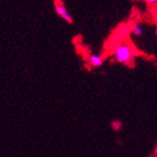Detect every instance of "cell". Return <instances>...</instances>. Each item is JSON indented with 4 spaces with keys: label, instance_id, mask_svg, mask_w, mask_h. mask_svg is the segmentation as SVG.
Wrapping results in <instances>:
<instances>
[{
    "label": "cell",
    "instance_id": "1",
    "mask_svg": "<svg viewBox=\"0 0 157 157\" xmlns=\"http://www.w3.org/2000/svg\"><path fill=\"white\" fill-rule=\"evenodd\" d=\"M136 52L130 43L122 41L115 46L113 51V57L120 64H131L134 60Z\"/></svg>",
    "mask_w": 157,
    "mask_h": 157
},
{
    "label": "cell",
    "instance_id": "2",
    "mask_svg": "<svg viewBox=\"0 0 157 157\" xmlns=\"http://www.w3.org/2000/svg\"><path fill=\"white\" fill-rule=\"evenodd\" d=\"M54 9H55L56 13L58 14L59 18L65 20L68 23H73V17L69 12H68L66 6L62 0H54Z\"/></svg>",
    "mask_w": 157,
    "mask_h": 157
},
{
    "label": "cell",
    "instance_id": "3",
    "mask_svg": "<svg viewBox=\"0 0 157 157\" xmlns=\"http://www.w3.org/2000/svg\"><path fill=\"white\" fill-rule=\"evenodd\" d=\"M131 29H132V26H130L128 24H122V25H120L118 29L115 30V33H114L113 39H114L115 41L122 42L123 40H125L126 37L130 35V33H131Z\"/></svg>",
    "mask_w": 157,
    "mask_h": 157
},
{
    "label": "cell",
    "instance_id": "4",
    "mask_svg": "<svg viewBox=\"0 0 157 157\" xmlns=\"http://www.w3.org/2000/svg\"><path fill=\"white\" fill-rule=\"evenodd\" d=\"M103 58L101 57L100 55H90L89 58H88V63L91 67L94 68H98V67H101L103 65Z\"/></svg>",
    "mask_w": 157,
    "mask_h": 157
},
{
    "label": "cell",
    "instance_id": "5",
    "mask_svg": "<svg viewBox=\"0 0 157 157\" xmlns=\"http://www.w3.org/2000/svg\"><path fill=\"white\" fill-rule=\"evenodd\" d=\"M131 33L133 34L134 36H142L143 35V33H144V31H143V28H142L140 24H134L133 28L131 29Z\"/></svg>",
    "mask_w": 157,
    "mask_h": 157
},
{
    "label": "cell",
    "instance_id": "6",
    "mask_svg": "<svg viewBox=\"0 0 157 157\" xmlns=\"http://www.w3.org/2000/svg\"><path fill=\"white\" fill-rule=\"evenodd\" d=\"M112 128L114 130V131H120L121 128H122V123H121L120 121H113Z\"/></svg>",
    "mask_w": 157,
    "mask_h": 157
},
{
    "label": "cell",
    "instance_id": "7",
    "mask_svg": "<svg viewBox=\"0 0 157 157\" xmlns=\"http://www.w3.org/2000/svg\"><path fill=\"white\" fill-rule=\"evenodd\" d=\"M145 2H146L147 5H156L157 0H145Z\"/></svg>",
    "mask_w": 157,
    "mask_h": 157
},
{
    "label": "cell",
    "instance_id": "8",
    "mask_svg": "<svg viewBox=\"0 0 157 157\" xmlns=\"http://www.w3.org/2000/svg\"><path fill=\"white\" fill-rule=\"evenodd\" d=\"M155 33H156V36H157V25H156V29H155Z\"/></svg>",
    "mask_w": 157,
    "mask_h": 157
},
{
    "label": "cell",
    "instance_id": "9",
    "mask_svg": "<svg viewBox=\"0 0 157 157\" xmlns=\"http://www.w3.org/2000/svg\"><path fill=\"white\" fill-rule=\"evenodd\" d=\"M155 153H156V156H157V146H156V149H155Z\"/></svg>",
    "mask_w": 157,
    "mask_h": 157
}]
</instances>
